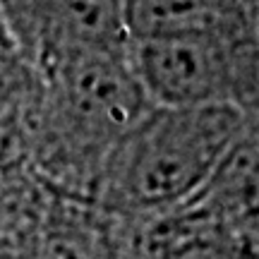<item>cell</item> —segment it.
<instances>
[{"label":"cell","mask_w":259,"mask_h":259,"mask_svg":"<svg viewBox=\"0 0 259 259\" xmlns=\"http://www.w3.org/2000/svg\"><path fill=\"white\" fill-rule=\"evenodd\" d=\"M34 72L36 94L24 149L53 183L92 199L106 158L151 108L130 65V48Z\"/></svg>","instance_id":"cell-1"},{"label":"cell","mask_w":259,"mask_h":259,"mask_svg":"<svg viewBox=\"0 0 259 259\" xmlns=\"http://www.w3.org/2000/svg\"><path fill=\"white\" fill-rule=\"evenodd\" d=\"M254 118L233 106H151L106 158L92 202L115 221L176 209L206 187Z\"/></svg>","instance_id":"cell-2"},{"label":"cell","mask_w":259,"mask_h":259,"mask_svg":"<svg viewBox=\"0 0 259 259\" xmlns=\"http://www.w3.org/2000/svg\"><path fill=\"white\" fill-rule=\"evenodd\" d=\"M130 65L156 108L233 106L257 113V34L130 41Z\"/></svg>","instance_id":"cell-3"},{"label":"cell","mask_w":259,"mask_h":259,"mask_svg":"<svg viewBox=\"0 0 259 259\" xmlns=\"http://www.w3.org/2000/svg\"><path fill=\"white\" fill-rule=\"evenodd\" d=\"M12 48L34 70L130 48L120 0H0Z\"/></svg>","instance_id":"cell-4"},{"label":"cell","mask_w":259,"mask_h":259,"mask_svg":"<svg viewBox=\"0 0 259 259\" xmlns=\"http://www.w3.org/2000/svg\"><path fill=\"white\" fill-rule=\"evenodd\" d=\"M130 41L257 34V0H120Z\"/></svg>","instance_id":"cell-5"},{"label":"cell","mask_w":259,"mask_h":259,"mask_svg":"<svg viewBox=\"0 0 259 259\" xmlns=\"http://www.w3.org/2000/svg\"><path fill=\"white\" fill-rule=\"evenodd\" d=\"M0 48H12L8 34H5V27H3V17H0Z\"/></svg>","instance_id":"cell-6"}]
</instances>
